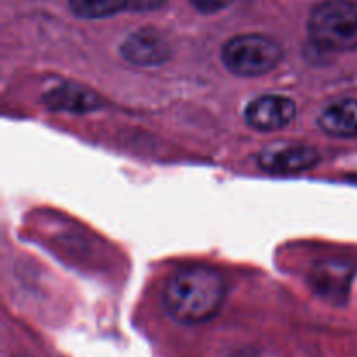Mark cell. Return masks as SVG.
<instances>
[{"mask_svg":"<svg viewBox=\"0 0 357 357\" xmlns=\"http://www.w3.org/2000/svg\"><path fill=\"white\" fill-rule=\"evenodd\" d=\"M225 300V281L208 267H187L176 272L164 289V305L181 324H201L220 312Z\"/></svg>","mask_w":357,"mask_h":357,"instance_id":"obj_1","label":"cell"},{"mask_svg":"<svg viewBox=\"0 0 357 357\" xmlns=\"http://www.w3.org/2000/svg\"><path fill=\"white\" fill-rule=\"evenodd\" d=\"M309 33L321 49L354 51L357 49V2L326 0L319 3L309 17Z\"/></svg>","mask_w":357,"mask_h":357,"instance_id":"obj_2","label":"cell"},{"mask_svg":"<svg viewBox=\"0 0 357 357\" xmlns=\"http://www.w3.org/2000/svg\"><path fill=\"white\" fill-rule=\"evenodd\" d=\"M282 51L275 40L260 33L237 35L222 49V61L232 73L257 77L268 73L281 61Z\"/></svg>","mask_w":357,"mask_h":357,"instance_id":"obj_3","label":"cell"},{"mask_svg":"<svg viewBox=\"0 0 357 357\" xmlns=\"http://www.w3.org/2000/svg\"><path fill=\"white\" fill-rule=\"evenodd\" d=\"M319 160V153L314 146L303 143L278 142L265 146L258 155L261 169L274 174H296L314 167Z\"/></svg>","mask_w":357,"mask_h":357,"instance_id":"obj_4","label":"cell"},{"mask_svg":"<svg viewBox=\"0 0 357 357\" xmlns=\"http://www.w3.org/2000/svg\"><path fill=\"white\" fill-rule=\"evenodd\" d=\"M296 105L293 100L279 94H265L255 98L246 107L244 117L251 128L258 131H279L295 119Z\"/></svg>","mask_w":357,"mask_h":357,"instance_id":"obj_5","label":"cell"},{"mask_svg":"<svg viewBox=\"0 0 357 357\" xmlns=\"http://www.w3.org/2000/svg\"><path fill=\"white\" fill-rule=\"evenodd\" d=\"M121 54L131 65L157 66L167 61L171 54V45L159 31L145 28V30L131 33L122 42Z\"/></svg>","mask_w":357,"mask_h":357,"instance_id":"obj_6","label":"cell"},{"mask_svg":"<svg viewBox=\"0 0 357 357\" xmlns=\"http://www.w3.org/2000/svg\"><path fill=\"white\" fill-rule=\"evenodd\" d=\"M319 126L330 136L354 138L357 136V100L345 98L331 103L321 114Z\"/></svg>","mask_w":357,"mask_h":357,"instance_id":"obj_7","label":"cell"},{"mask_svg":"<svg viewBox=\"0 0 357 357\" xmlns=\"http://www.w3.org/2000/svg\"><path fill=\"white\" fill-rule=\"evenodd\" d=\"M44 101L52 110L72 112V114L93 112L101 105L100 98L96 94L80 86H72V84H65V86L49 91L45 94Z\"/></svg>","mask_w":357,"mask_h":357,"instance_id":"obj_8","label":"cell"},{"mask_svg":"<svg viewBox=\"0 0 357 357\" xmlns=\"http://www.w3.org/2000/svg\"><path fill=\"white\" fill-rule=\"evenodd\" d=\"M68 3L75 16L86 20L114 16L128 7V0H68Z\"/></svg>","mask_w":357,"mask_h":357,"instance_id":"obj_9","label":"cell"},{"mask_svg":"<svg viewBox=\"0 0 357 357\" xmlns=\"http://www.w3.org/2000/svg\"><path fill=\"white\" fill-rule=\"evenodd\" d=\"M192 6L195 7L197 10L206 14H213L218 13V10H223L225 7L232 6L236 0H190Z\"/></svg>","mask_w":357,"mask_h":357,"instance_id":"obj_10","label":"cell"},{"mask_svg":"<svg viewBox=\"0 0 357 357\" xmlns=\"http://www.w3.org/2000/svg\"><path fill=\"white\" fill-rule=\"evenodd\" d=\"M166 0H128V9L131 10H153Z\"/></svg>","mask_w":357,"mask_h":357,"instance_id":"obj_11","label":"cell"}]
</instances>
